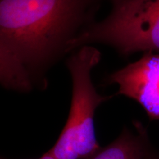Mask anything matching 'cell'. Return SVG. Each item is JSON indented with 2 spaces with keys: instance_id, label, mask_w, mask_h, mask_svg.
I'll return each instance as SVG.
<instances>
[{
  "instance_id": "obj_1",
  "label": "cell",
  "mask_w": 159,
  "mask_h": 159,
  "mask_svg": "<svg viewBox=\"0 0 159 159\" xmlns=\"http://www.w3.org/2000/svg\"><path fill=\"white\" fill-rule=\"evenodd\" d=\"M100 0H0V82L20 93L47 87V75L96 22Z\"/></svg>"
},
{
  "instance_id": "obj_2",
  "label": "cell",
  "mask_w": 159,
  "mask_h": 159,
  "mask_svg": "<svg viewBox=\"0 0 159 159\" xmlns=\"http://www.w3.org/2000/svg\"><path fill=\"white\" fill-rule=\"evenodd\" d=\"M101 60V52L92 45L80 47L66 61L72 83L68 119L57 142L48 151L55 159H91L101 148L94 130L97 108L111 97L97 92L91 71Z\"/></svg>"
},
{
  "instance_id": "obj_3",
  "label": "cell",
  "mask_w": 159,
  "mask_h": 159,
  "mask_svg": "<svg viewBox=\"0 0 159 159\" xmlns=\"http://www.w3.org/2000/svg\"><path fill=\"white\" fill-rule=\"evenodd\" d=\"M94 43L128 56L159 52V0H112V9L71 43V52Z\"/></svg>"
},
{
  "instance_id": "obj_4",
  "label": "cell",
  "mask_w": 159,
  "mask_h": 159,
  "mask_svg": "<svg viewBox=\"0 0 159 159\" xmlns=\"http://www.w3.org/2000/svg\"><path fill=\"white\" fill-rule=\"evenodd\" d=\"M119 86L117 95L136 100L152 120H159V52H145L138 61L105 79Z\"/></svg>"
},
{
  "instance_id": "obj_5",
  "label": "cell",
  "mask_w": 159,
  "mask_h": 159,
  "mask_svg": "<svg viewBox=\"0 0 159 159\" xmlns=\"http://www.w3.org/2000/svg\"><path fill=\"white\" fill-rule=\"evenodd\" d=\"M137 134L125 129L111 144L101 148L91 159H144L148 154V136L140 123H136Z\"/></svg>"
},
{
  "instance_id": "obj_6",
  "label": "cell",
  "mask_w": 159,
  "mask_h": 159,
  "mask_svg": "<svg viewBox=\"0 0 159 159\" xmlns=\"http://www.w3.org/2000/svg\"><path fill=\"white\" fill-rule=\"evenodd\" d=\"M39 159H55V158L52 156V155L49 154L48 152H47L45 154H43V156Z\"/></svg>"
},
{
  "instance_id": "obj_7",
  "label": "cell",
  "mask_w": 159,
  "mask_h": 159,
  "mask_svg": "<svg viewBox=\"0 0 159 159\" xmlns=\"http://www.w3.org/2000/svg\"><path fill=\"white\" fill-rule=\"evenodd\" d=\"M144 159H159V158L156 156H151L150 152H148V154L147 155L146 157H145Z\"/></svg>"
}]
</instances>
